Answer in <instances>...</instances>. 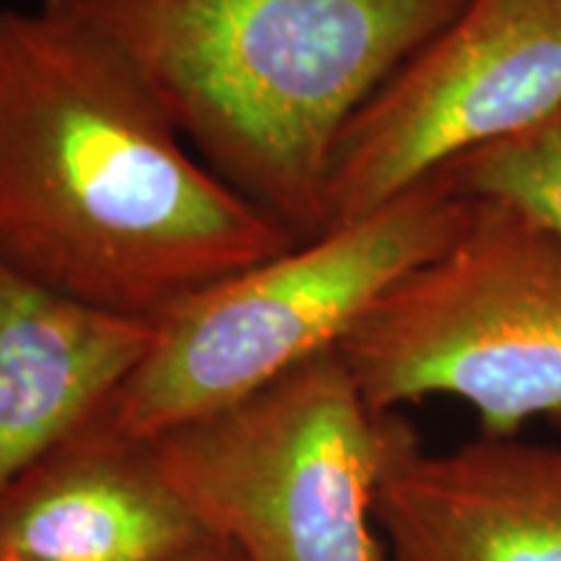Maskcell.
I'll return each mask as SVG.
<instances>
[{
	"mask_svg": "<svg viewBox=\"0 0 561 561\" xmlns=\"http://www.w3.org/2000/svg\"><path fill=\"white\" fill-rule=\"evenodd\" d=\"M291 244L100 39L45 3L0 9V261L157 322Z\"/></svg>",
	"mask_w": 561,
	"mask_h": 561,
	"instance_id": "cell-1",
	"label": "cell"
},
{
	"mask_svg": "<svg viewBox=\"0 0 561 561\" xmlns=\"http://www.w3.org/2000/svg\"><path fill=\"white\" fill-rule=\"evenodd\" d=\"M144 81L203 164L294 244L328 231L356 112L471 0H39Z\"/></svg>",
	"mask_w": 561,
	"mask_h": 561,
	"instance_id": "cell-2",
	"label": "cell"
},
{
	"mask_svg": "<svg viewBox=\"0 0 561 561\" xmlns=\"http://www.w3.org/2000/svg\"><path fill=\"white\" fill-rule=\"evenodd\" d=\"M471 208L450 174L434 172L362 219L195 294L157 320L151 348L107 405L112 424L153 439L339 348L398 280L458 237Z\"/></svg>",
	"mask_w": 561,
	"mask_h": 561,
	"instance_id": "cell-3",
	"label": "cell"
},
{
	"mask_svg": "<svg viewBox=\"0 0 561 561\" xmlns=\"http://www.w3.org/2000/svg\"><path fill=\"white\" fill-rule=\"evenodd\" d=\"M403 426L333 348L151 447L203 538L240 561H388L375 496Z\"/></svg>",
	"mask_w": 561,
	"mask_h": 561,
	"instance_id": "cell-4",
	"label": "cell"
},
{
	"mask_svg": "<svg viewBox=\"0 0 561 561\" xmlns=\"http://www.w3.org/2000/svg\"><path fill=\"white\" fill-rule=\"evenodd\" d=\"M339 354L377 413L466 401L481 437L561 421V231L517 203L473 198L439 255L398 280Z\"/></svg>",
	"mask_w": 561,
	"mask_h": 561,
	"instance_id": "cell-5",
	"label": "cell"
},
{
	"mask_svg": "<svg viewBox=\"0 0 561 561\" xmlns=\"http://www.w3.org/2000/svg\"><path fill=\"white\" fill-rule=\"evenodd\" d=\"M559 104L561 0H471L343 130L328 174V229Z\"/></svg>",
	"mask_w": 561,
	"mask_h": 561,
	"instance_id": "cell-6",
	"label": "cell"
},
{
	"mask_svg": "<svg viewBox=\"0 0 561 561\" xmlns=\"http://www.w3.org/2000/svg\"><path fill=\"white\" fill-rule=\"evenodd\" d=\"M388 561H561V445L426 453L405 421L375 496Z\"/></svg>",
	"mask_w": 561,
	"mask_h": 561,
	"instance_id": "cell-7",
	"label": "cell"
},
{
	"mask_svg": "<svg viewBox=\"0 0 561 561\" xmlns=\"http://www.w3.org/2000/svg\"><path fill=\"white\" fill-rule=\"evenodd\" d=\"M203 541L151 439L107 409L0 494L5 561H178Z\"/></svg>",
	"mask_w": 561,
	"mask_h": 561,
	"instance_id": "cell-8",
	"label": "cell"
},
{
	"mask_svg": "<svg viewBox=\"0 0 561 561\" xmlns=\"http://www.w3.org/2000/svg\"><path fill=\"white\" fill-rule=\"evenodd\" d=\"M153 333L0 261V494L107 409Z\"/></svg>",
	"mask_w": 561,
	"mask_h": 561,
	"instance_id": "cell-9",
	"label": "cell"
},
{
	"mask_svg": "<svg viewBox=\"0 0 561 561\" xmlns=\"http://www.w3.org/2000/svg\"><path fill=\"white\" fill-rule=\"evenodd\" d=\"M468 198L517 203L561 231V104L543 121L453 159L442 170Z\"/></svg>",
	"mask_w": 561,
	"mask_h": 561,
	"instance_id": "cell-10",
	"label": "cell"
},
{
	"mask_svg": "<svg viewBox=\"0 0 561 561\" xmlns=\"http://www.w3.org/2000/svg\"><path fill=\"white\" fill-rule=\"evenodd\" d=\"M178 561H240L231 553L227 546L216 543V541H203L195 546L191 553H185V557L178 559Z\"/></svg>",
	"mask_w": 561,
	"mask_h": 561,
	"instance_id": "cell-11",
	"label": "cell"
},
{
	"mask_svg": "<svg viewBox=\"0 0 561 561\" xmlns=\"http://www.w3.org/2000/svg\"><path fill=\"white\" fill-rule=\"evenodd\" d=\"M0 561H5V559H0Z\"/></svg>",
	"mask_w": 561,
	"mask_h": 561,
	"instance_id": "cell-12",
	"label": "cell"
}]
</instances>
